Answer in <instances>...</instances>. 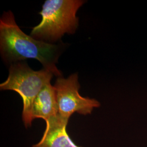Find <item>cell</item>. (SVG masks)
Masks as SVG:
<instances>
[{
	"instance_id": "5",
	"label": "cell",
	"mask_w": 147,
	"mask_h": 147,
	"mask_svg": "<svg viewBox=\"0 0 147 147\" xmlns=\"http://www.w3.org/2000/svg\"><path fill=\"white\" fill-rule=\"evenodd\" d=\"M68 121L58 115L47 121L41 140L31 147H81L76 145L69 136Z\"/></svg>"
},
{
	"instance_id": "4",
	"label": "cell",
	"mask_w": 147,
	"mask_h": 147,
	"mask_svg": "<svg viewBox=\"0 0 147 147\" xmlns=\"http://www.w3.org/2000/svg\"><path fill=\"white\" fill-rule=\"evenodd\" d=\"M58 104L59 116L68 119L74 113L87 115L90 114L95 108L100 106V103L95 99L84 98L79 94L80 85L77 74L68 78H58L53 86Z\"/></svg>"
},
{
	"instance_id": "6",
	"label": "cell",
	"mask_w": 147,
	"mask_h": 147,
	"mask_svg": "<svg viewBox=\"0 0 147 147\" xmlns=\"http://www.w3.org/2000/svg\"><path fill=\"white\" fill-rule=\"evenodd\" d=\"M59 115L56 93L54 86L47 83L34 99L32 107V120L42 118L47 122Z\"/></svg>"
},
{
	"instance_id": "2",
	"label": "cell",
	"mask_w": 147,
	"mask_h": 147,
	"mask_svg": "<svg viewBox=\"0 0 147 147\" xmlns=\"http://www.w3.org/2000/svg\"><path fill=\"white\" fill-rule=\"evenodd\" d=\"M84 3L80 0H47L39 14L41 22L33 27L31 36L51 44L65 33H74L79 25L77 11Z\"/></svg>"
},
{
	"instance_id": "3",
	"label": "cell",
	"mask_w": 147,
	"mask_h": 147,
	"mask_svg": "<svg viewBox=\"0 0 147 147\" xmlns=\"http://www.w3.org/2000/svg\"><path fill=\"white\" fill-rule=\"evenodd\" d=\"M51 72L45 69L39 71L32 70L26 62L14 63L11 65L9 75L0 84L1 90L16 91L23 101L22 120L27 127L32 122L31 111L33 101L45 84L50 82Z\"/></svg>"
},
{
	"instance_id": "1",
	"label": "cell",
	"mask_w": 147,
	"mask_h": 147,
	"mask_svg": "<svg viewBox=\"0 0 147 147\" xmlns=\"http://www.w3.org/2000/svg\"><path fill=\"white\" fill-rule=\"evenodd\" d=\"M0 47L3 58L8 62L35 59L44 68L58 78L62 77L56 65L59 55L58 45L26 34L16 24L11 11L5 12L0 20Z\"/></svg>"
}]
</instances>
